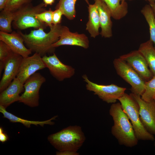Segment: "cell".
Returning <instances> with one entry per match:
<instances>
[{"label":"cell","mask_w":155,"mask_h":155,"mask_svg":"<svg viewBox=\"0 0 155 155\" xmlns=\"http://www.w3.org/2000/svg\"><path fill=\"white\" fill-rule=\"evenodd\" d=\"M148 23L149 27L150 40L154 44L155 48V17L150 5H145L141 11Z\"/></svg>","instance_id":"cell-23"},{"label":"cell","mask_w":155,"mask_h":155,"mask_svg":"<svg viewBox=\"0 0 155 155\" xmlns=\"http://www.w3.org/2000/svg\"><path fill=\"white\" fill-rule=\"evenodd\" d=\"M154 100L155 101V98Z\"/></svg>","instance_id":"cell-38"},{"label":"cell","mask_w":155,"mask_h":155,"mask_svg":"<svg viewBox=\"0 0 155 155\" xmlns=\"http://www.w3.org/2000/svg\"><path fill=\"white\" fill-rule=\"evenodd\" d=\"M63 15V12L59 8H57L53 11L52 16L53 24L57 25L60 24Z\"/></svg>","instance_id":"cell-29"},{"label":"cell","mask_w":155,"mask_h":155,"mask_svg":"<svg viewBox=\"0 0 155 155\" xmlns=\"http://www.w3.org/2000/svg\"><path fill=\"white\" fill-rule=\"evenodd\" d=\"M7 0H0V10L1 11L4 9Z\"/></svg>","instance_id":"cell-32"},{"label":"cell","mask_w":155,"mask_h":155,"mask_svg":"<svg viewBox=\"0 0 155 155\" xmlns=\"http://www.w3.org/2000/svg\"><path fill=\"white\" fill-rule=\"evenodd\" d=\"M98 12L100 27V33L102 37L109 38L112 36V22L111 20V14L108 7L102 0H94Z\"/></svg>","instance_id":"cell-17"},{"label":"cell","mask_w":155,"mask_h":155,"mask_svg":"<svg viewBox=\"0 0 155 155\" xmlns=\"http://www.w3.org/2000/svg\"><path fill=\"white\" fill-rule=\"evenodd\" d=\"M77 0H59L57 9H60L63 15L69 20H73L76 16L75 5ZM85 1L88 5L90 4L88 0Z\"/></svg>","instance_id":"cell-24"},{"label":"cell","mask_w":155,"mask_h":155,"mask_svg":"<svg viewBox=\"0 0 155 155\" xmlns=\"http://www.w3.org/2000/svg\"><path fill=\"white\" fill-rule=\"evenodd\" d=\"M8 140V137L2 127H0V141L4 143Z\"/></svg>","instance_id":"cell-30"},{"label":"cell","mask_w":155,"mask_h":155,"mask_svg":"<svg viewBox=\"0 0 155 155\" xmlns=\"http://www.w3.org/2000/svg\"><path fill=\"white\" fill-rule=\"evenodd\" d=\"M154 1H155V0H154Z\"/></svg>","instance_id":"cell-39"},{"label":"cell","mask_w":155,"mask_h":155,"mask_svg":"<svg viewBox=\"0 0 155 155\" xmlns=\"http://www.w3.org/2000/svg\"><path fill=\"white\" fill-rule=\"evenodd\" d=\"M57 155H78L79 154L77 152L70 151H58L56 152Z\"/></svg>","instance_id":"cell-31"},{"label":"cell","mask_w":155,"mask_h":155,"mask_svg":"<svg viewBox=\"0 0 155 155\" xmlns=\"http://www.w3.org/2000/svg\"><path fill=\"white\" fill-rule=\"evenodd\" d=\"M62 26L60 24H53L47 33L44 32L42 28L32 30L28 34L20 31L18 33L28 48L42 57L47 53H54L55 48L52 45L59 39Z\"/></svg>","instance_id":"cell-1"},{"label":"cell","mask_w":155,"mask_h":155,"mask_svg":"<svg viewBox=\"0 0 155 155\" xmlns=\"http://www.w3.org/2000/svg\"><path fill=\"white\" fill-rule=\"evenodd\" d=\"M43 1L46 6L47 5H52L54 2L55 0H43Z\"/></svg>","instance_id":"cell-33"},{"label":"cell","mask_w":155,"mask_h":155,"mask_svg":"<svg viewBox=\"0 0 155 155\" xmlns=\"http://www.w3.org/2000/svg\"><path fill=\"white\" fill-rule=\"evenodd\" d=\"M119 58L126 62L146 81L153 76L145 59L138 50L132 51Z\"/></svg>","instance_id":"cell-12"},{"label":"cell","mask_w":155,"mask_h":155,"mask_svg":"<svg viewBox=\"0 0 155 155\" xmlns=\"http://www.w3.org/2000/svg\"><path fill=\"white\" fill-rule=\"evenodd\" d=\"M149 4L152 8L155 17V2Z\"/></svg>","instance_id":"cell-34"},{"label":"cell","mask_w":155,"mask_h":155,"mask_svg":"<svg viewBox=\"0 0 155 155\" xmlns=\"http://www.w3.org/2000/svg\"><path fill=\"white\" fill-rule=\"evenodd\" d=\"M46 6L43 3L34 6L28 4L17 10V15L13 21L15 28L21 30L29 28L44 29L47 26L37 19L35 15L46 10Z\"/></svg>","instance_id":"cell-5"},{"label":"cell","mask_w":155,"mask_h":155,"mask_svg":"<svg viewBox=\"0 0 155 155\" xmlns=\"http://www.w3.org/2000/svg\"><path fill=\"white\" fill-rule=\"evenodd\" d=\"M143 55L150 69L155 76V48L150 39L141 44L138 49Z\"/></svg>","instance_id":"cell-20"},{"label":"cell","mask_w":155,"mask_h":155,"mask_svg":"<svg viewBox=\"0 0 155 155\" xmlns=\"http://www.w3.org/2000/svg\"><path fill=\"white\" fill-rule=\"evenodd\" d=\"M64 45L76 46L87 49L89 47V42L85 34L71 32L67 27L62 26L59 38L52 46L55 48Z\"/></svg>","instance_id":"cell-14"},{"label":"cell","mask_w":155,"mask_h":155,"mask_svg":"<svg viewBox=\"0 0 155 155\" xmlns=\"http://www.w3.org/2000/svg\"><path fill=\"white\" fill-rule=\"evenodd\" d=\"M13 51L4 42L0 41V75L4 69L6 61Z\"/></svg>","instance_id":"cell-26"},{"label":"cell","mask_w":155,"mask_h":155,"mask_svg":"<svg viewBox=\"0 0 155 155\" xmlns=\"http://www.w3.org/2000/svg\"><path fill=\"white\" fill-rule=\"evenodd\" d=\"M126 0L132 1V0H121V2H123L124 1H125ZM144 0L146 1V0Z\"/></svg>","instance_id":"cell-36"},{"label":"cell","mask_w":155,"mask_h":155,"mask_svg":"<svg viewBox=\"0 0 155 155\" xmlns=\"http://www.w3.org/2000/svg\"><path fill=\"white\" fill-rule=\"evenodd\" d=\"M31 0H7L3 10L14 11L28 4Z\"/></svg>","instance_id":"cell-27"},{"label":"cell","mask_w":155,"mask_h":155,"mask_svg":"<svg viewBox=\"0 0 155 155\" xmlns=\"http://www.w3.org/2000/svg\"><path fill=\"white\" fill-rule=\"evenodd\" d=\"M17 14V10L11 11L3 10L0 13V31L7 33L12 32L11 24Z\"/></svg>","instance_id":"cell-22"},{"label":"cell","mask_w":155,"mask_h":155,"mask_svg":"<svg viewBox=\"0 0 155 155\" xmlns=\"http://www.w3.org/2000/svg\"><path fill=\"white\" fill-rule=\"evenodd\" d=\"M23 58L20 55L13 52L8 58L0 82V92L5 89L16 77Z\"/></svg>","instance_id":"cell-13"},{"label":"cell","mask_w":155,"mask_h":155,"mask_svg":"<svg viewBox=\"0 0 155 155\" xmlns=\"http://www.w3.org/2000/svg\"><path fill=\"white\" fill-rule=\"evenodd\" d=\"M141 97L146 102L150 101L155 98V76L146 82L144 91Z\"/></svg>","instance_id":"cell-25"},{"label":"cell","mask_w":155,"mask_h":155,"mask_svg":"<svg viewBox=\"0 0 155 155\" xmlns=\"http://www.w3.org/2000/svg\"><path fill=\"white\" fill-rule=\"evenodd\" d=\"M46 79L39 73H35L26 81L24 84V92L20 96L19 102L31 107L38 106L39 91Z\"/></svg>","instance_id":"cell-8"},{"label":"cell","mask_w":155,"mask_h":155,"mask_svg":"<svg viewBox=\"0 0 155 155\" xmlns=\"http://www.w3.org/2000/svg\"><path fill=\"white\" fill-rule=\"evenodd\" d=\"M53 11L50 9L49 10H46L41 13L36 14L35 17L41 22L44 23L50 28L53 25L52 18Z\"/></svg>","instance_id":"cell-28"},{"label":"cell","mask_w":155,"mask_h":155,"mask_svg":"<svg viewBox=\"0 0 155 155\" xmlns=\"http://www.w3.org/2000/svg\"><path fill=\"white\" fill-rule=\"evenodd\" d=\"M82 77L86 83V89L93 92L95 95L108 103H115L124 94L126 90V88L113 84L104 85L96 84L90 80L86 74L83 75Z\"/></svg>","instance_id":"cell-7"},{"label":"cell","mask_w":155,"mask_h":155,"mask_svg":"<svg viewBox=\"0 0 155 155\" xmlns=\"http://www.w3.org/2000/svg\"><path fill=\"white\" fill-rule=\"evenodd\" d=\"M45 68L42 57L39 54L35 53L31 56L23 58L16 77L24 84L37 71Z\"/></svg>","instance_id":"cell-11"},{"label":"cell","mask_w":155,"mask_h":155,"mask_svg":"<svg viewBox=\"0 0 155 155\" xmlns=\"http://www.w3.org/2000/svg\"><path fill=\"white\" fill-rule=\"evenodd\" d=\"M85 140L81 127L77 125L69 126L48 137L49 142L59 151L77 152Z\"/></svg>","instance_id":"cell-3"},{"label":"cell","mask_w":155,"mask_h":155,"mask_svg":"<svg viewBox=\"0 0 155 155\" xmlns=\"http://www.w3.org/2000/svg\"><path fill=\"white\" fill-rule=\"evenodd\" d=\"M0 40L6 44L14 52L23 57L32 53L31 50L24 45L23 39L18 33L14 31L9 34L0 31Z\"/></svg>","instance_id":"cell-15"},{"label":"cell","mask_w":155,"mask_h":155,"mask_svg":"<svg viewBox=\"0 0 155 155\" xmlns=\"http://www.w3.org/2000/svg\"><path fill=\"white\" fill-rule=\"evenodd\" d=\"M122 108L131 120L135 135L138 140L154 141L153 135L148 132L142 125L140 119L139 105L130 94L125 93L118 100Z\"/></svg>","instance_id":"cell-4"},{"label":"cell","mask_w":155,"mask_h":155,"mask_svg":"<svg viewBox=\"0 0 155 155\" xmlns=\"http://www.w3.org/2000/svg\"><path fill=\"white\" fill-rule=\"evenodd\" d=\"M88 11V21L86 24V29L91 37L95 38L99 35V29L100 27L98 12L95 3L89 5Z\"/></svg>","instance_id":"cell-18"},{"label":"cell","mask_w":155,"mask_h":155,"mask_svg":"<svg viewBox=\"0 0 155 155\" xmlns=\"http://www.w3.org/2000/svg\"><path fill=\"white\" fill-rule=\"evenodd\" d=\"M42 58L51 75L58 81H62L70 78L75 74V69L62 63L55 53L49 56L45 55Z\"/></svg>","instance_id":"cell-10"},{"label":"cell","mask_w":155,"mask_h":155,"mask_svg":"<svg viewBox=\"0 0 155 155\" xmlns=\"http://www.w3.org/2000/svg\"><path fill=\"white\" fill-rule=\"evenodd\" d=\"M106 5L111 13L112 17L116 20L124 17L128 13V5L126 1L121 0H102Z\"/></svg>","instance_id":"cell-21"},{"label":"cell","mask_w":155,"mask_h":155,"mask_svg":"<svg viewBox=\"0 0 155 155\" xmlns=\"http://www.w3.org/2000/svg\"><path fill=\"white\" fill-rule=\"evenodd\" d=\"M138 103L141 122L145 129L150 134L155 135V101L146 102L141 96L131 93L130 94Z\"/></svg>","instance_id":"cell-9"},{"label":"cell","mask_w":155,"mask_h":155,"mask_svg":"<svg viewBox=\"0 0 155 155\" xmlns=\"http://www.w3.org/2000/svg\"><path fill=\"white\" fill-rule=\"evenodd\" d=\"M24 84L17 78L0 94V105L6 108L13 102L19 101V95L24 90Z\"/></svg>","instance_id":"cell-16"},{"label":"cell","mask_w":155,"mask_h":155,"mask_svg":"<svg viewBox=\"0 0 155 155\" xmlns=\"http://www.w3.org/2000/svg\"><path fill=\"white\" fill-rule=\"evenodd\" d=\"M0 112L3 114L4 118L7 119L10 122L20 123L28 128L30 127L31 125L36 126L39 125L42 127H43L44 125H53L55 123L52 121L55 119L57 117L55 116L49 119L43 121L28 120L17 117L7 112L6 108L1 105H0Z\"/></svg>","instance_id":"cell-19"},{"label":"cell","mask_w":155,"mask_h":155,"mask_svg":"<svg viewBox=\"0 0 155 155\" xmlns=\"http://www.w3.org/2000/svg\"><path fill=\"white\" fill-rule=\"evenodd\" d=\"M109 113L114 121L111 132L119 144L127 147L136 146L138 140L135 135L132 125L122 108L120 103H112Z\"/></svg>","instance_id":"cell-2"},{"label":"cell","mask_w":155,"mask_h":155,"mask_svg":"<svg viewBox=\"0 0 155 155\" xmlns=\"http://www.w3.org/2000/svg\"><path fill=\"white\" fill-rule=\"evenodd\" d=\"M146 1H148L149 3V4L155 2L154 0H146Z\"/></svg>","instance_id":"cell-35"},{"label":"cell","mask_w":155,"mask_h":155,"mask_svg":"<svg viewBox=\"0 0 155 155\" xmlns=\"http://www.w3.org/2000/svg\"><path fill=\"white\" fill-rule=\"evenodd\" d=\"M154 145L155 146V142H154Z\"/></svg>","instance_id":"cell-37"},{"label":"cell","mask_w":155,"mask_h":155,"mask_svg":"<svg viewBox=\"0 0 155 155\" xmlns=\"http://www.w3.org/2000/svg\"><path fill=\"white\" fill-rule=\"evenodd\" d=\"M113 64L117 74L131 86L132 92L141 96L144 91L146 81L120 58L115 59Z\"/></svg>","instance_id":"cell-6"}]
</instances>
